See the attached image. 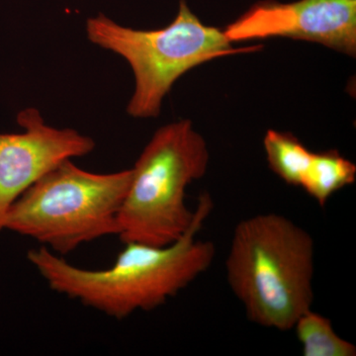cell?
Returning <instances> with one entry per match:
<instances>
[{"label":"cell","mask_w":356,"mask_h":356,"mask_svg":"<svg viewBox=\"0 0 356 356\" xmlns=\"http://www.w3.org/2000/svg\"><path fill=\"white\" fill-rule=\"evenodd\" d=\"M213 208L210 194L201 193L194 221L177 242L124 243L113 266L102 270L72 266L44 247L29 250L27 259L54 291L122 320L165 305L210 268L216 248L197 235Z\"/></svg>","instance_id":"6da1fadb"},{"label":"cell","mask_w":356,"mask_h":356,"mask_svg":"<svg viewBox=\"0 0 356 356\" xmlns=\"http://www.w3.org/2000/svg\"><path fill=\"white\" fill-rule=\"evenodd\" d=\"M315 259L305 229L276 213L254 215L234 229L227 280L250 322L291 331L314 303Z\"/></svg>","instance_id":"7a4b0ae2"},{"label":"cell","mask_w":356,"mask_h":356,"mask_svg":"<svg viewBox=\"0 0 356 356\" xmlns=\"http://www.w3.org/2000/svg\"><path fill=\"white\" fill-rule=\"evenodd\" d=\"M133 170L86 172L67 159L39 178L9 208L4 229L60 255L83 243L118 236V215Z\"/></svg>","instance_id":"3957f363"},{"label":"cell","mask_w":356,"mask_h":356,"mask_svg":"<svg viewBox=\"0 0 356 356\" xmlns=\"http://www.w3.org/2000/svg\"><path fill=\"white\" fill-rule=\"evenodd\" d=\"M209 159L207 143L191 121L159 128L132 168L118 215L122 242L165 247L181 238L195 217L185 200L187 187L205 175Z\"/></svg>","instance_id":"277c9868"},{"label":"cell","mask_w":356,"mask_h":356,"mask_svg":"<svg viewBox=\"0 0 356 356\" xmlns=\"http://www.w3.org/2000/svg\"><path fill=\"white\" fill-rule=\"evenodd\" d=\"M91 43L125 58L135 76V90L127 113L134 118H154L161 113L168 93L188 70L214 58L259 50L234 49L224 31L203 24L185 0L172 22L156 30L125 27L98 14L86 21Z\"/></svg>","instance_id":"5b68a950"},{"label":"cell","mask_w":356,"mask_h":356,"mask_svg":"<svg viewBox=\"0 0 356 356\" xmlns=\"http://www.w3.org/2000/svg\"><path fill=\"white\" fill-rule=\"evenodd\" d=\"M224 34L231 43L304 40L355 57L356 0H264L227 26Z\"/></svg>","instance_id":"8992f818"},{"label":"cell","mask_w":356,"mask_h":356,"mask_svg":"<svg viewBox=\"0 0 356 356\" xmlns=\"http://www.w3.org/2000/svg\"><path fill=\"white\" fill-rule=\"evenodd\" d=\"M22 133L0 134V232L9 208L39 178L67 159L95 149V140L74 129H57L36 108L17 115Z\"/></svg>","instance_id":"52a82bcc"},{"label":"cell","mask_w":356,"mask_h":356,"mask_svg":"<svg viewBox=\"0 0 356 356\" xmlns=\"http://www.w3.org/2000/svg\"><path fill=\"white\" fill-rule=\"evenodd\" d=\"M356 165L336 149L314 153L301 188L325 207L337 192L355 184Z\"/></svg>","instance_id":"ba28073f"},{"label":"cell","mask_w":356,"mask_h":356,"mask_svg":"<svg viewBox=\"0 0 356 356\" xmlns=\"http://www.w3.org/2000/svg\"><path fill=\"white\" fill-rule=\"evenodd\" d=\"M264 147L270 170L285 184L301 187L314 152L293 134L275 130L267 131Z\"/></svg>","instance_id":"9c48e42d"},{"label":"cell","mask_w":356,"mask_h":356,"mask_svg":"<svg viewBox=\"0 0 356 356\" xmlns=\"http://www.w3.org/2000/svg\"><path fill=\"white\" fill-rule=\"evenodd\" d=\"M304 356H355L356 346L339 337L332 321L313 310L300 316L293 327Z\"/></svg>","instance_id":"30bf717a"}]
</instances>
